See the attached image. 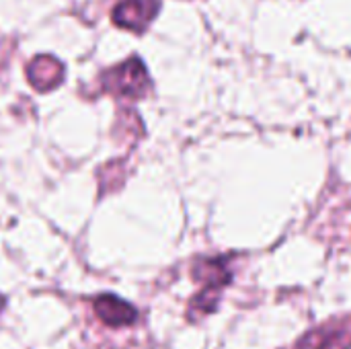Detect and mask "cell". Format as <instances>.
Returning a JSON list of instances; mask_svg holds the SVG:
<instances>
[{
	"label": "cell",
	"mask_w": 351,
	"mask_h": 349,
	"mask_svg": "<svg viewBox=\"0 0 351 349\" xmlns=\"http://www.w3.org/2000/svg\"><path fill=\"white\" fill-rule=\"evenodd\" d=\"M193 278L202 284V290L193 296L189 304V319L204 317L208 313H214L220 300V292L230 284L232 274L222 257L216 259H204L195 263Z\"/></svg>",
	"instance_id": "6da1fadb"
},
{
	"label": "cell",
	"mask_w": 351,
	"mask_h": 349,
	"mask_svg": "<svg viewBox=\"0 0 351 349\" xmlns=\"http://www.w3.org/2000/svg\"><path fill=\"white\" fill-rule=\"evenodd\" d=\"M103 91L128 97V99H142L150 91V76L140 58H130L123 64L107 70L101 78Z\"/></svg>",
	"instance_id": "7a4b0ae2"
},
{
	"label": "cell",
	"mask_w": 351,
	"mask_h": 349,
	"mask_svg": "<svg viewBox=\"0 0 351 349\" xmlns=\"http://www.w3.org/2000/svg\"><path fill=\"white\" fill-rule=\"evenodd\" d=\"M160 0H121L113 8V23L121 29L142 33L158 14Z\"/></svg>",
	"instance_id": "3957f363"
},
{
	"label": "cell",
	"mask_w": 351,
	"mask_h": 349,
	"mask_svg": "<svg viewBox=\"0 0 351 349\" xmlns=\"http://www.w3.org/2000/svg\"><path fill=\"white\" fill-rule=\"evenodd\" d=\"M93 309H95V315L109 327H130L138 321V311L130 302L113 294L99 296L93 302Z\"/></svg>",
	"instance_id": "277c9868"
},
{
	"label": "cell",
	"mask_w": 351,
	"mask_h": 349,
	"mask_svg": "<svg viewBox=\"0 0 351 349\" xmlns=\"http://www.w3.org/2000/svg\"><path fill=\"white\" fill-rule=\"evenodd\" d=\"M27 78L37 91H51L64 80V66L51 56H37L27 64Z\"/></svg>",
	"instance_id": "5b68a950"
},
{
	"label": "cell",
	"mask_w": 351,
	"mask_h": 349,
	"mask_svg": "<svg viewBox=\"0 0 351 349\" xmlns=\"http://www.w3.org/2000/svg\"><path fill=\"white\" fill-rule=\"evenodd\" d=\"M4 304H6V300H4V296H0V313L4 311Z\"/></svg>",
	"instance_id": "8992f818"
}]
</instances>
